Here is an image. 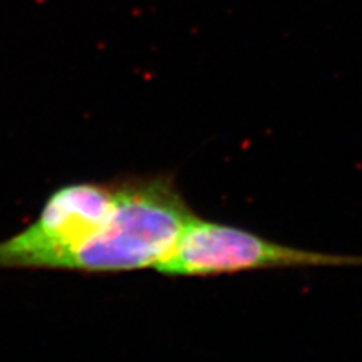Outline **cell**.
I'll use <instances>...</instances> for the list:
<instances>
[{
	"instance_id": "obj_1",
	"label": "cell",
	"mask_w": 362,
	"mask_h": 362,
	"mask_svg": "<svg viewBox=\"0 0 362 362\" xmlns=\"http://www.w3.org/2000/svg\"><path fill=\"white\" fill-rule=\"evenodd\" d=\"M197 214L169 175L118 178L117 206L101 231L64 270L113 274L154 267L171 255Z\"/></svg>"
},
{
	"instance_id": "obj_2",
	"label": "cell",
	"mask_w": 362,
	"mask_h": 362,
	"mask_svg": "<svg viewBox=\"0 0 362 362\" xmlns=\"http://www.w3.org/2000/svg\"><path fill=\"white\" fill-rule=\"evenodd\" d=\"M118 180L71 183L54 190L37 221L0 242V269H59L95 237L117 206Z\"/></svg>"
},
{
	"instance_id": "obj_3",
	"label": "cell",
	"mask_w": 362,
	"mask_h": 362,
	"mask_svg": "<svg viewBox=\"0 0 362 362\" xmlns=\"http://www.w3.org/2000/svg\"><path fill=\"white\" fill-rule=\"evenodd\" d=\"M362 266V255H335L270 242L233 225L195 216L171 255L156 270L168 276H214L235 272L286 267Z\"/></svg>"
}]
</instances>
